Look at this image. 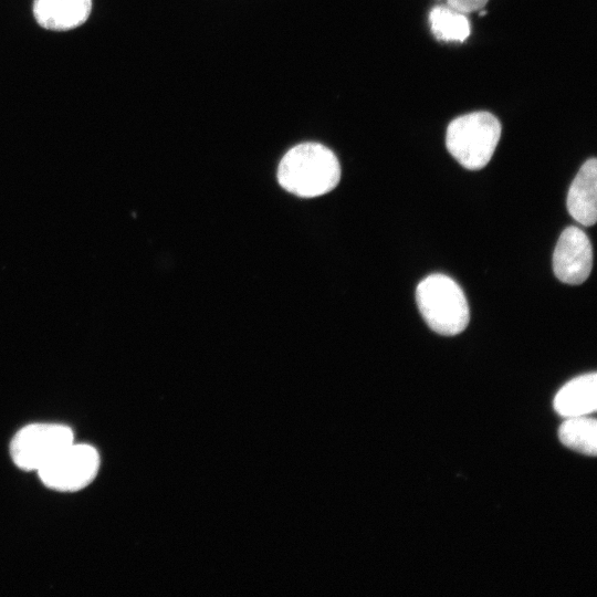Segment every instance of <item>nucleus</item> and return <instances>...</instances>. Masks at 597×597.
I'll return each mask as SVG.
<instances>
[{
	"label": "nucleus",
	"instance_id": "6",
	"mask_svg": "<svg viewBox=\"0 0 597 597\" xmlns=\"http://www.w3.org/2000/svg\"><path fill=\"white\" fill-rule=\"evenodd\" d=\"M593 249L586 233L574 226L559 235L554 253L553 270L556 277L566 284L583 283L590 274Z\"/></svg>",
	"mask_w": 597,
	"mask_h": 597
},
{
	"label": "nucleus",
	"instance_id": "1",
	"mask_svg": "<svg viewBox=\"0 0 597 597\" xmlns=\"http://www.w3.org/2000/svg\"><path fill=\"white\" fill-rule=\"evenodd\" d=\"M341 178L335 154L317 143H303L291 148L281 159L277 180L286 191L313 198L332 191Z\"/></svg>",
	"mask_w": 597,
	"mask_h": 597
},
{
	"label": "nucleus",
	"instance_id": "10",
	"mask_svg": "<svg viewBox=\"0 0 597 597\" xmlns=\"http://www.w3.org/2000/svg\"><path fill=\"white\" fill-rule=\"evenodd\" d=\"M559 441L567 448L586 455L597 454V421L593 417H569L559 426Z\"/></svg>",
	"mask_w": 597,
	"mask_h": 597
},
{
	"label": "nucleus",
	"instance_id": "2",
	"mask_svg": "<svg viewBox=\"0 0 597 597\" xmlns=\"http://www.w3.org/2000/svg\"><path fill=\"white\" fill-rule=\"evenodd\" d=\"M416 302L427 325L438 334L453 336L465 329L470 320L468 301L451 277L434 273L416 289Z\"/></svg>",
	"mask_w": 597,
	"mask_h": 597
},
{
	"label": "nucleus",
	"instance_id": "7",
	"mask_svg": "<svg viewBox=\"0 0 597 597\" xmlns=\"http://www.w3.org/2000/svg\"><path fill=\"white\" fill-rule=\"evenodd\" d=\"M567 210L578 223L590 227L597 220V160H586L567 193Z\"/></svg>",
	"mask_w": 597,
	"mask_h": 597
},
{
	"label": "nucleus",
	"instance_id": "5",
	"mask_svg": "<svg viewBox=\"0 0 597 597\" xmlns=\"http://www.w3.org/2000/svg\"><path fill=\"white\" fill-rule=\"evenodd\" d=\"M100 463V454L94 447L72 442L42 467L38 474L48 488L73 492L94 480Z\"/></svg>",
	"mask_w": 597,
	"mask_h": 597
},
{
	"label": "nucleus",
	"instance_id": "9",
	"mask_svg": "<svg viewBox=\"0 0 597 597\" xmlns=\"http://www.w3.org/2000/svg\"><path fill=\"white\" fill-rule=\"evenodd\" d=\"M597 408L596 373L577 376L566 383L554 398L555 411L565 418L587 416Z\"/></svg>",
	"mask_w": 597,
	"mask_h": 597
},
{
	"label": "nucleus",
	"instance_id": "8",
	"mask_svg": "<svg viewBox=\"0 0 597 597\" xmlns=\"http://www.w3.org/2000/svg\"><path fill=\"white\" fill-rule=\"evenodd\" d=\"M92 10V0H34L33 14L44 29L65 31L83 24Z\"/></svg>",
	"mask_w": 597,
	"mask_h": 597
},
{
	"label": "nucleus",
	"instance_id": "3",
	"mask_svg": "<svg viewBox=\"0 0 597 597\" xmlns=\"http://www.w3.org/2000/svg\"><path fill=\"white\" fill-rule=\"evenodd\" d=\"M500 137L499 119L480 111L454 118L447 128L446 145L462 167L479 170L492 158Z\"/></svg>",
	"mask_w": 597,
	"mask_h": 597
},
{
	"label": "nucleus",
	"instance_id": "4",
	"mask_svg": "<svg viewBox=\"0 0 597 597\" xmlns=\"http://www.w3.org/2000/svg\"><path fill=\"white\" fill-rule=\"evenodd\" d=\"M72 430L59 423H32L20 429L10 443L17 467L39 471L60 451L73 442Z\"/></svg>",
	"mask_w": 597,
	"mask_h": 597
},
{
	"label": "nucleus",
	"instance_id": "11",
	"mask_svg": "<svg viewBox=\"0 0 597 597\" xmlns=\"http://www.w3.org/2000/svg\"><path fill=\"white\" fill-rule=\"evenodd\" d=\"M431 32L441 41L463 42L470 35V23L464 13L449 6H437L429 13Z\"/></svg>",
	"mask_w": 597,
	"mask_h": 597
},
{
	"label": "nucleus",
	"instance_id": "12",
	"mask_svg": "<svg viewBox=\"0 0 597 597\" xmlns=\"http://www.w3.org/2000/svg\"><path fill=\"white\" fill-rule=\"evenodd\" d=\"M446 1H447V6L462 13H469V12L480 10L488 2V0H446Z\"/></svg>",
	"mask_w": 597,
	"mask_h": 597
}]
</instances>
